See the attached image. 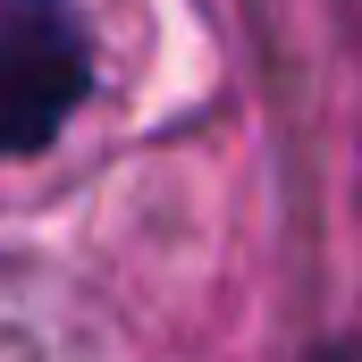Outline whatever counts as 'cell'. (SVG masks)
Masks as SVG:
<instances>
[{
    "label": "cell",
    "instance_id": "7a4b0ae2",
    "mask_svg": "<svg viewBox=\"0 0 362 362\" xmlns=\"http://www.w3.org/2000/svg\"><path fill=\"white\" fill-rule=\"evenodd\" d=\"M312 362H362V354H354V346H320Z\"/></svg>",
    "mask_w": 362,
    "mask_h": 362
},
{
    "label": "cell",
    "instance_id": "6da1fadb",
    "mask_svg": "<svg viewBox=\"0 0 362 362\" xmlns=\"http://www.w3.org/2000/svg\"><path fill=\"white\" fill-rule=\"evenodd\" d=\"M93 68L85 0H0V160L42 152L93 101Z\"/></svg>",
    "mask_w": 362,
    "mask_h": 362
}]
</instances>
